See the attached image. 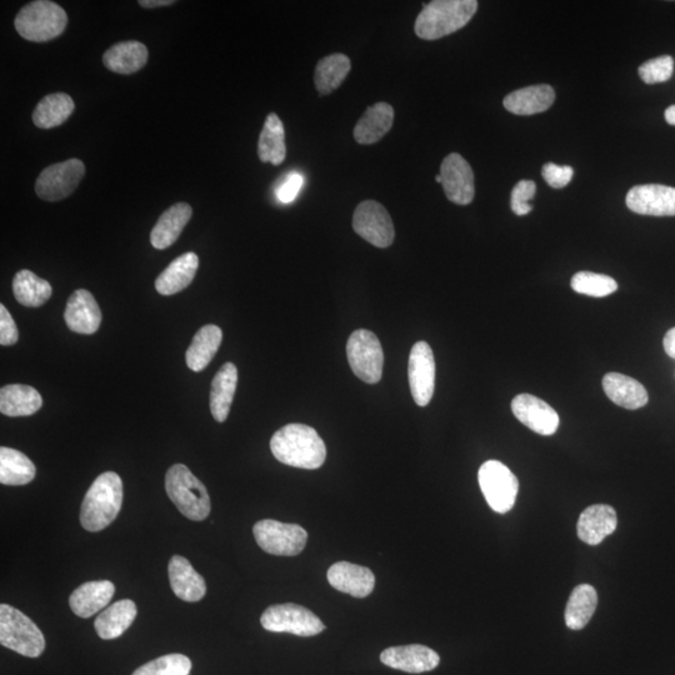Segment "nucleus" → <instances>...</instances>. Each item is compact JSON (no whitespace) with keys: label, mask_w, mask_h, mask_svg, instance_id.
<instances>
[{"label":"nucleus","mask_w":675,"mask_h":675,"mask_svg":"<svg viewBox=\"0 0 675 675\" xmlns=\"http://www.w3.org/2000/svg\"><path fill=\"white\" fill-rule=\"evenodd\" d=\"M275 459L289 467L318 469L327 458V447L317 430L305 424H288L270 440Z\"/></svg>","instance_id":"f257e3e1"},{"label":"nucleus","mask_w":675,"mask_h":675,"mask_svg":"<svg viewBox=\"0 0 675 675\" xmlns=\"http://www.w3.org/2000/svg\"><path fill=\"white\" fill-rule=\"evenodd\" d=\"M123 482L114 472L100 474L85 494L80 523L88 532H100L114 522L122 508Z\"/></svg>","instance_id":"f03ea898"},{"label":"nucleus","mask_w":675,"mask_h":675,"mask_svg":"<svg viewBox=\"0 0 675 675\" xmlns=\"http://www.w3.org/2000/svg\"><path fill=\"white\" fill-rule=\"evenodd\" d=\"M477 9L475 0H434L415 20V34L425 40L443 38L467 25Z\"/></svg>","instance_id":"7ed1b4c3"},{"label":"nucleus","mask_w":675,"mask_h":675,"mask_svg":"<svg viewBox=\"0 0 675 675\" xmlns=\"http://www.w3.org/2000/svg\"><path fill=\"white\" fill-rule=\"evenodd\" d=\"M168 497L185 518L202 522L210 514V498L205 485L184 464H175L165 475Z\"/></svg>","instance_id":"20e7f679"},{"label":"nucleus","mask_w":675,"mask_h":675,"mask_svg":"<svg viewBox=\"0 0 675 675\" xmlns=\"http://www.w3.org/2000/svg\"><path fill=\"white\" fill-rule=\"evenodd\" d=\"M68 24V15L57 3L35 0L25 5L15 17V29L29 42L42 43L58 38Z\"/></svg>","instance_id":"39448f33"},{"label":"nucleus","mask_w":675,"mask_h":675,"mask_svg":"<svg viewBox=\"0 0 675 675\" xmlns=\"http://www.w3.org/2000/svg\"><path fill=\"white\" fill-rule=\"evenodd\" d=\"M0 643L28 658H38L45 649V638L37 624L20 610L0 605Z\"/></svg>","instance_id":"423d86ee"},{"label":"nucleus","mask_w":675,"mask_h":675,"mask_svg":"<svg viewBox=\"0 0 675 675\" xmlns=\"http://www.w3.org/2000/svg\"><path fill=\"white\" fill-rule=\"evenodd\" d=\"M480 489L489 507L499 514L510 512L519 492V482L507 465L488 460L479 469Z\"/></svg>","instance_id":"0eeeda50"},{"label":"nucleus","mask_w":675,"mask_h":675,"mask_svg":"<svg viewBox=\"0 0 675 675\" xmlns=\"http://www.w3.org/2000/svg\"><path fill=\"white\" fill-rule=\"evenodd\" d=\"M350 368L360 380L368 384L382 379L384 353L377 335L367 329H358L350 335L347 343Z\"/></svg>","instance_id":"6e6552de"},{"label":"nucleus","mask_w":675,"mask_h":675,"mask_svg":"<svg viewBox=\"0 0 675 675\" xmlns=\"http://www.w3.org/2000/svg\"><path fill=\"white\" fill-rule=\"evenodd\" d=\"M260 623L268 632L290 633L298 637H314L325 629L322 620L312 610L293 603L275 604L265 609Z\"/></svg>","instance_id":"1a4fd4ad"},{"label":"nucleus","mask_w":675,"mask_h":675,"mask_svg":"<svg viewBox=\"0 0 675 675\" xmlns=\"http://www.w3.org/2000/svg\"><path fill=\"white\" fill-rule=\"evenodd\" d=\"M254 538L265 553L279 557H295L307 545V530L298 524L264 519L254 525Z\"/></svg>","instance_id":"9d476101"},{"label":"nucleus","mask_w":675,"mask_h":675,"mask_svg":"<svg viewBox=\"0 0 675 675\" xmlns=\"http://www.w3.org/2000/svg\"><path fill=\"white\" fill-rule=\"evenodd\" d=\"M85 175L82 160L69 159L65 162L49 165L40 173L35 192L47 202H58L75 192Z\"/></svg>","instance_id":"9b49d317"},{"label":"nucleus","mask_w":675,"mask_h":675,"mask_svg":"<svg viewBox=\"0 0 675 675\" xmlns=\"http://www.w3.org/2000/svg\"><path fill=\"white\" fill-rule=\"evenodd\" d=\"M354 232L377 248H388L394 242L395 230L387 209L375 200H365L355 209Z\"/></svg>","instance_id":"f8f14e48"},{"label":"nucleus","mask_w":675,"mask_h":675,"mask_svg":"<svg viewBox=\"0 0 675 675\" xmlns=\"http://www.w3.org/2000/svg\"><path fill=\"white\" fill-rule=\"evenodd\" d=\"M410 392L419 407H427L435 389V360L427 342H418L410 350L408 363Z\"/></svg>","instance_id":"ddd939ff"},{"label":"nucleus","mask_w":675,"mask_h":675,"mask_svg":"<svg viewBox=\"0 0 675 675\" xmlns=\"http://www.w3.org/2000/svg\"><path fill=\"white\" fill-rule=\"evenodd\" d=\"M445 195L458 205H468L475 195L474 173L469 163L458 153L445 157L440 167Z\"/></svg>","instance_id":"4468645a"},{"label":"nucleus","mask_w":675,"mask_h":675,"mask_svg":"<svg viewBox=\"0 0 675 675\" xmlns=\"http://www.w3.org/2000/svg\"><path fill=\"white\" fill-rule=\"evenodd\" d=\"M627 207L632 212L652 217L675 215V188L660 184L635 185L627 194Z\"/></svg>","instance_id":"2eb2a0df"},{"label":"nucleus","mask_w":675,"mask_h":675,"mask_svg":"<svg viewBox=\"0 0 675 675\" xmlns=\"http://www.w3.org/2000/svg\"><path fill=\"white\" fill-rule=\"evenodd\" d=\"M514 417L540 435H553L559 428V415L544 400L532 394H519L512 400Z\"/></svg>","instance_id":"dca6fc26"},{"label":"nucleus","mask_w":675,"mask_h":675,"mask_svg":"<svg viewBox=\"0 0 675 675\" xmlns=\"http://www.w3.org/2000/svg\"><path fill=\"white\" fill-rule=\"evenodd\" d=\"M380 662L405 673L419 674L437 668L440 658L437 652L425 645L410 644L383 650Z\"/></svg>","instance_id":"f3484780"},{"label":"nucleus","mask_w":675,"mask_h":675,"mask_svg":"<svg viewBox=\"0 0 675 675\" xmlns=\"http://www.w3.org/2000/svg\"><path fill=\"white\" fill-rule=\"evenodd\" d=\"M64 319L72 332L90 335L99 329L102 312L92 293L78 289L70 295Z\"/></svg>","instance_id":"a211bd4d"},{"label":"nucleus","mask_w":675,"mask_h":675,"mask_svg":"<svg viewBox=\"0 0 675 675\" xmlns=\"http://www.w3.org/2000/svg\"><path fill=\"white\" fill-rule=\"evenodd\" d=\"M328 582L339 592L354 598H365L373 592L375 577L372 570L348 562H339L328 570Z\"/></svg>","instance_id":"6ab92c4d"},{"label":"nucleus","mask_w":675,"mask_h":675,"mask_svg":"<svg viewBox=\"0 0 675 675\" xmlns=\"http://www.w3.org/2000/svg\"><path fill=\"white\" fill-rule=\"evenodd\" d=\"M170 587L184 602H199L207 594V584L188 559L174 555L168 565Z\"/></svg>","instance_id":"aec40b11"},{"label":"nucleus","mask_w":675,"mask_h":675,"mask_svg":"<svg viewBox=\"0 0 675 675\" xmlns=\"http://www.w3.org/2000/svg\"><path fill=\"white\" fill-rule=\"evenodd\" d=\"M618 517L610 505H592L580 514L577 533L582 542L589 545H598L615 532Z\"/></svg>","instance_id":"412c9836"},{"label":"nucleus","mask_w":675,"mask_h":675,"mask_svg":"<svg viewBox=\"0 0 675 675\" xmlns=\"http://www.w3.org/2000/svg\"><path fill=\"white\" fill-rule=\"evenodd\" d=\"M114 593V584L109 580L84 583L70 595V609L80 618L93 617L95 613L107 607Z\"/></svg>","instance_id":"4be33fe9"},{"label":"nucleus","mask_w":675,"mask_h":675,"mask_svg":"<svg viewBox=\"0 0 675 675\" xmlns=\"http://www.w3.org/2000/svg\"><path fill=\"white\" fill-rule=\"evenodd\" d=\"M603 389L607 397L619 407L635 410L649 402V394L642 383L628 375L608 373L603 378Z\"/></svg>","instance_id":"5701e85b"},{"label":"nucleus","mask_w":675,"mask_h":675,"mask_svg":"<svg viewBox=\"0 0 675 675\" xmlns=\"http://www.w3.org/2000/svg\"><path fill=\"white\" fill-rule=\"evenodd\" d=\"M192 215L193 209L188 203H177L165 210L150 233L153 247L163 250L177 242Z\"/></svg>","instance_id":"b1692460"},{"label":"nucleus","mask_w":675,"mask_h":675,"mask_svg":"<svg viewBox=\"0 0 675 675\" xmlns=\"http://www.w3.org/2000/svg\"><path fill=\"white\" fill-rule=\"evenodd\" d=\"M555 92L550 85H532L510 93L504 98V108L515 115L543 113L552 107Z\"/></svg>","instance_id":"393cba45"},{"label":"nucleus","mask_w":675,"mask_h":675,"mask_svg":"<svg viewBox=\"0 0 675 675\" xmlns=\"http://www.w3.org/2000/svg\"><path fill=\"white\" fill-rule=\"evenodd\" d=\"M199 267L198 255L189 252L180 255L168 265V268L155 280V289L162 295L182 292L193 282Z\"/></svg>","instance_id":"a878e982"},{"label":"nucleus","mask_w":675,"mask_h":675,"mask_svg":"<svg viewBox=\"0 0 675 675\" xmlns=\"http://www.w3.org/2000/svg\"><path fill=\"white\" fill-rule=\"evenodd\" d=\"M238 369L233 363H225L215 374L210 389V412L219 423L227 420L237 392Z\"/></svg>","instance_id":"bb28decb"},{"label":"nucleus","mask_w":675,"mask_h":675,"mask_svg":"<svg viewBox=\"0 0 675 675\" xmlns=\"http://www.w3.org/2000/svg\"><path fill=\"white\" fill-rule=\"evenodd\" d=\"M394 109L388 103H377L367 109L354 128V139L359 144L379 142L393 127Z\"/></svg>","instance_id":"cd10ccee"},{"label":"nucleus","mask_w":675,"mask_h":675,"mask_svg":"<svg viewBox=\"0 0 675 675\" xmlns=\"http://www.w3.org/2000/svg\"><path fill=\"white\" fill-rule=\"evenodd\" d=\"M148 57V49L143 43L129 40L110 47L103 55V63L114 73L130 75L144 68Z\"/></svg>","instance_id":"c85d7f7f"},{"label":"nucleus","mask_w":675,"mask_h":675,"mask_svg":"<svg viewBox=\"0 0 675 675\" xmlns=\"http://www.w3.org/2000/svg\"><path fill=\"white\" fill-rule=\"evenodd\" d=\"M42 405V395L30 385L10 384L0 389V412L7 417H29Z\"/></svg>","instance_id":"c756f323"},{"label":"nucleus","mask_w":675,"mask_h":675,"mask_svg":"<svg viewBox=\"0 0 675 675\" xmlns=\"http://www.w3.org/2000/svg\"><path fill=\"white\" fill-rule=\"evenodd\" d=\"M137 605L130 599L119 600L110 605L95 619L94 628L104 640L117 639L127 632L137 618Z\"/></svg>","instance_id":"7c9ffc66"},{"label":"nucleus","mask_w":675,"mask_h":675,"mask_svg":"<svg viewBox=\"0 0 675 675\" xmlns=\"http://www.w3.org/2000/svg\"><path fill=\"white\" fill-rule=\"evenodd\" d=\"M222 340L223 332L217 325L209 324L200 328L185 354L188 367L193 372H202L212 362Z\"/></svg>","instance_id":"2f4dec72"},{"label":"nucleus","mask_w":675,"mask_h":675,"mask_svg":"<svg viewBox=\"0 0 675 675\" xmlns=\"http://www.w3.org/2000/svg\"><path fill=\"white\" fill-rule=\"evenodd\" d=\"M75 104L70 95L54 93L45 95L33 112V123L40 129L57 128L73 114Z\"/></svg>","instance_id":"473e14b6"},{"label":"nucleus","mask_w":675,"mask_h":675,"mask_svg":"<svg viewBox=\"0 0 675 675\" xmlns=\"http://www.w3.org/2000/svg\"><path fill=\"white\" fill-rule=\"evenodd\" d=\"M598 605V594L592 585L580 584L570 594L565 608V624L572 630H580L592 619Z\"/></svg>","instance_id":"72a5a7b5"},{"label":"nucleus","mask_w":675,"mask_h":675,"mask_svg":"<svg viewBox=\"0 0 675 675\" xmlns=\"http://www.w3.org/2000/svg\"><path fill=\"white\" fill-rule=\"evenodd\" d=\"M13 293L15 299L24 307L38 308L52 297L53 289L47 280L39 278L28 269H23L15 274Z\"/></svg>","instance_id":"f704fd0d"},{"label":"nucleus","mask_w":675,"mask_h":675,"mask_svg":"<svg viewBox=\"0 0 675 675\" xmlns=\"http://www.w3.org/2000/svg\"><path fill=\"white\" fill-rule=\"evenodd\" d=\"M258 155L263 163H272L273 165L282 164L285 155H287L284 125L275 113L269 114L267 120H265L259 137Z\"/></svg>","instance_id":"c9c22d12"},{"label":"nucleus","mask_w":675,"mask_h":675,"mask_svg":"<svg viewBox=\"0 0 675 675\" xmlns=\"http://www.w3.org/2000/svg\"><path fill=\"white\" fill-rule=\"evenodd\" d=\"M37 469L27 455L17 449L0 448V483L4 485H25L35 478Z\"/></svg>","instance_id":"e433bc0d"},{"label":"nucleus","mask_w":675,"mask_h":675,"mask_svg":"<svg viewBox=\"0 0 675 675\" xmlns=\"http://www.w3.org/2000/svg\"><path fill=\"white\" fill-rule=\"evenodd\" d=\"M350 72V60L344 54H332L320 59L315 68V88L322 95L333 93Z\"/></svg>","instance_id":"4c0bfd02"},{"label":"nucleus","mask_w":675,"mask_h":675,"mask_svg":"<svg viewBox=\"0 0 675 675\" xmlns=\"http://www.w3.org/2000/svg\"><path fill=\"white\" fill-rule=\"evenodd\" d=\"M572 289L589 297L603 298L618 290V283L608 275L592 272H579L572 278Z\"/></svg>","instance_id":"58836bf2"},{"label":"nucleus","mask_w":675,"mask_h":675,"mask_svg":"<svg viewBox=\"0 0 675 675\" xmlns=\"http://www.w3.org/2000/svg\"><path fill=\"white\" fill-rule=\"evenodd\" d=\"M192 662L183 654H168L139 667L132 675H189Z\"/></svg>","instance_id":"ea45409f"},{"label":"nucleus","mask_w":675,"mask_h":675,"mask_svg":"<svg viewBox=\"0 0 675 675\" xmlns=\"http://www.w3.org/2000/svg\"><path fill=\"white\" fill-rule=\"evenodd\" d=\"M674 70V60L669 55L648 60L640 65L638 69L639 77L644 83L655 84L664 83L672 78Z\"/></svg>","instance_id":"a19ab883"},{"label":"nucleus","mask_w":675,"mask_h":675,"mask_svg":"<svg viewBox=\"0 0 675 675\" xmlns=\"http://www.w3.org/2000/svg\"><path fill=\"white\" fill-rule=\"evenodd\" d=\"M537 192V185L532 180H520L512 190V198H510V208L519 217L527 215L533 210V205L530 200L534 198Z\"/></svg>","instance_id":"79ce46f5"},{"label":"nucleus","mask_w":675,"mask_h":675,"mask_svg":"<svg viewBox=\"0 0 675 675\" xmlns=\"http://www.w3.org/2000/svg\"><path fill=\"white\" fill-rule=\"evenodd\" d=\"M542 174L545 182H547L550 187L560 189L570 183V180L573 178L574 170L572 167H568V165L560 167V165L554 163H547L543 167Z\"/></svg>","instance_id":"37998d69"},{"label":"nucleus","mask_w":675,"mask_h":675,"mask_svg":"<svg viewBox=\"0 0 675 675\" xmlns=\"http://www.w3.org/2000/svg\"><path fill=\"white\" fill-rule=\"evenodd\" d=\"M19 333L17 325H15L12 315L9 310L0 305V344L3 347H9L18 342Z\"/></svg>","instance_id":"c03bdc74"},{"label":"nucleus","mask_w":675,"mask_h":675,"mask_svg":"<svg viewBox=\"0 0 675 675\" xmlns=\"http://www.w3.org/2000/svg\"><path fill=\"white\" fill-rule=\"evenodd\" d=\"M304 184V178L302 174L292 173L285 178L284 182L280 184V187L277 189V198L280 202L284 204H289L294 202L295 198L298 197L300 189H302Z\"/></svg>","instance_id":"a18cd8bd"},{"label":"nucleus","mask_w":675,"mask_h":675,"mask_svg":"<svg viewBox=\"0 0 675 675\" xmlns=\"http://www.w3.org/2000/svg\"><path fill=\"white\" fill-rule=\"evenodd\" d=\"M665 353L668 357L675 359V327L669 329L663 339Z\"/></svg>","instance_id":"49530a36"},{"label":"nucleus","mask_w":675,"mask_h":675,"mask_svg":"<svg viewBox=\"0 0 675 675\" xmlns=\"http://www.w3.org/2000/svg\"><path fill=\"white\" fill-rule=\"evenodd\" d=\"M174 0H140L138 4L143 8H159V7H168V5H173Z\"/></svg>","instance_id":"de8ad7c7"},{"label":"nucleus","mask_w":675,"mask_h":675,"mask_svg":"<svg viewBox=\"0 0 675 675\" xmlns=\"http://www.w3.org/2000/svg\"><path fill=\"white\" fill-rule=\"evenodd\" d=\"M665 120L670 125H675V105H670V107L665 110Z\"/></svg>","instance_id":"09e8293b"},{"label":"nucleus","mask_w":675,"mask_h":675,"mask_svg":"<svg viewBox=\"0 0 675 675\" xmlns=\"http://www.w3.org/2000/svg\"><path fill=\"white\" fill-rule=\"evenodd\" d=\"M435 180H437L438 183L442 184V177H440V175H437V177H435Z\"/></svg>","instance_id":"8fccbe9b"}]
</instances>
